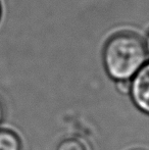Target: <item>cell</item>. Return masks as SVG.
Instances as JSON below:
<instances>
[{
  "instance_id": "6da1fadb",
  "label": "cell",
  "mask_w": 149,
  "mask_h": 150,
  "mask_svg": "<svg viewBox=\"0 0 149 150\" xmlns=\"http://www.w3.org/2000/svg\"><path fill=\"white\" fill-rule=\"evenodd\" d=\"M146 59L145 44L136 34H115L104 46V67L108 76L117 82L131 81L146 63Z\"/></svg>"
},
{
  "instance_id": "7a4b0ae2",
  "label": "cell",
  "mask_w": 149,
  "mask_h": 150,
  "mask_svg": "<svg viewBox=\"0 0 149 150\" xmlns=\"http://www.w3.org/2000/svg\"><path fill=\"white\" fill-rule=\"evenodd\" d=\"M129 94L135 106L149 115V62L145 63L132 78Z\"/></svg>"
},
{
  "instance_id": "3957f363",
  "label": "cell",
  "mask_w": 149,
  "mask_h": 150,
  "mask_svg": "<svg viewBox=\"0 0 149 150\" xmlns=\"http://www.w3.org/2000/svg\"><path fill=\"white\" fill-rule=\"evenodd\" d=\"M0 150H23L20 136L10 129L0 128Z\"/></svg>"
},
{
  "instance_id": "277c9868",
  "label": "cell",
  "mask_w": 149,
  "mask_h": 150,
  "mask_svg": "<svg viewBox=\"0 0 149 150\" xmlns=\"http://www.w3.org/2000/svg\"><path fill=\"white\" fill-rule=\"evenodd\" d=\"M56 150H88L86 144L80 139L66 138L58 144Z\"/></svg>"
},
{
  "instance_id": "5b68a950",
  "label": "cell",
  "mask_w": 149,
  "mask_h": 150,
  "mask_svg": "<svg viewBox=\"0 0 149 150\" xmlns=\"http://www.w3.org/2000/svg\"><path fill=\"white\" fill-rule=\"evenodd\" d=\"M117 89L123 94H129L130 92V81H121L117 82Z\"/></svg>"
},
{
  "instance_id": "8992f818",
  "label": "cell",
  "mask_w": 149,
  "mask_h": 150,
  "mask_svg": "<svg viewBox=\"0 0 149 150\" xmlns=\"http://www.w3.org/2000/svg\"><path fill=\"white\" fill-rule=\"evenodd\" d=\"M4 117H5V106H4V103L2 101L1 97H0V127L3 122Z\"/></svg>"
},
{
  "instance_id": "52a82bcc",
  "label": "cell",
  "mask_w": 149,
  "mask_h": 150,
  "mask_svg": "<svg viewBox=\"0 0 149 150\" xmlns=\"http://www.w3.org/2000/svg\"><path fill=\"white\" fill-rule=\"evenodd\" d=\"M145 48H146V52H147V55H149V32L147 34V37H146L145 40Z\"/></svg>"
},
{
  "instance_id": "ba28073f",
  "label": "cell",
  "mask_w": 149,
  "mask_h": 150,
  "mask_svg": "<svg viewBox=\"0 0 149 150\" xmlns=\"http://www.w3.org/2000/svg\"><path fill=\"white\" fill-rule=\"evenodd\" d=\"M2 16H3V1L0 0V23L2 21Z\"/></svg>"
}]
</instances>
